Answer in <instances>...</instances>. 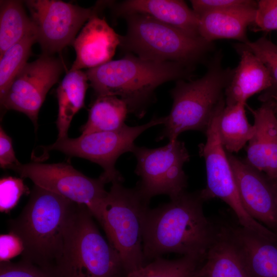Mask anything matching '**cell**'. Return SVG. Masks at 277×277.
<instances>
[{
  "label": "cell",
  "mask_w": 277,
  "mask_h": 277,
  "mask_svg": "<svg viewBox=\"0 0 277 277\" xmlns=\"http://www.w3.org/2000/svg\"><path fill=\"white\" fill-rule=\"evenodd\" d=\"M200 191H185L146 212L143 250L147 263L168 253L206 255L218 227L203 211Z\"/></svg>",
  "instance_id": "obj_1"
},
{
  "label": "cell",
  "mask_w": 277,
  "mask_h": 277,
  "mask_svg": "<svg viewBox=\"0 0 277 277\" xmlns=\"http://www.w3.org/2000/svg\"><path fill=\"white\" fill-rule=\"evenodd\" d=\"M86 73L96 96H119L126 103L129 112L141 118L157 87L170 81L190 78L192 68L129 54L89 69Z\"/></svg>",
  "instance_id": "obj_2"
},
{
  "label": "cell",
  "mask_w": 277,
  "mask_h": 277,
  "mask_svg": "<svg viewBox=\"0 0 277 277\" xmlns=\"http://www.w3.org/2000/svg\"><path fill=\"white\" fill-rule=\"evenodd\" d=\"M19 215L8 222L9 232L22 240L21 260L57 269L68 222L77 203L34 185Z\"/></svg>",
  "instance_id": "obj_3"
},
{
  "label": "cell",
  "mask_w": 277,
  "mask_h": 277,
  "mask_svg": "<svg viewBox=\"0 0 277 277\" xmlns=\"http://www.w3.org/2000/svg\"><path fill=\"white\" fill-rule=\"evenodd\" d=\"M222 57L221 50L215 51L201 78L177 81L171 91L172 106L157 141H173L189 130L205 133L219 108L225 103V90L233 72V68L223 66Z\"/></svg>",
  "instance_id": "obj_4"
},
{
  "label": "cell",
  "mask_w": 277,
  "mask_h": 277,
  "mask_svg": "<svg viewBox=\"0 0 277 277\" xmlns=\"http://www.w3.org/2000/svg\"><path fill=\"white\" fill-rule=\"evenodd\" d=\"M94 219L86 206L76 204L67 223L57 269L64 277H127L120 256Z\"/></svg>",
  "instance_id": "obj_5"
},
{
  "label": "cell",
  "mask_w": 277,
  "mask_h": 277,
  "mask_svg": "<svg viewBox=\"0 0 277 277\" xmlns=\"http://www.w3.org/2000/svg\"><path fill=\"white\" fill-rule=\"evenodd\" d=\"M127 31L120 46L140 57L173 62L188 67L205 60L215 50L213 43L193 37L143 14L125 16Z\"/></svg>",
  "instance_id": "obj_6"
},
{
  "label": "cell",
  "mask_w": 277,
  "mask_h": 277,
  "mask_svg": "<svg viewBox=\"0 0 277 277\" xmlns=\"http://www.w3.org/2000/svg\"><path fill=\"white\" fill-rule=\"evenodd\" d=\"M149 203L136 186L129 188L122 183L114 182L102 203L97 222L120 256L127 275L146 264L143 230Z\"/></svg>",
  "instance_id": "obj_7"
},
{
  "label": "cell",
  "mask_w": 277,
  "mask_h": 277,
  "mask_svg": "<svg viewBox=\"0 0 277 277\" xmlns=\"http://www.w3.org/2000/svg\"><path fill=\"white\" fill-rule=\"evenodd\" d=\"M166 120V116L154 117L141 125L125 124L114 131L81 134L76 138H57L52 144L44 147V151L57 150L68 156L88 160L103 168L101 175L108 183H123V177L115 168L118 158L125 152H132L136 146L135 140L142 133L153 126L164 124Z\"/></svg>",
  "instance_id": "obj_8"
},
{
  "label": "cell",
  "mask_w": 277,
  "mask_h": 277,
  "mask_svg": "<svg viewBox=\"0 0 277 277\" xmlns=\"http://www.w3.org/2000/svg\"><path fill=\"white\" fill-rule=\"evenodd\" d=\"M132 152L136 160L135 173L140 177L136 187L146 199L160 194L173 199L186 191L183 166L190 155L184 142L176 139L156 148L135 146Z\"/></svg>",
  "instance_id": "obj_9"
},
{
  "label": "cell",
  "mask_w": 277,
  "mask_h": 277,
  "mask_svg": "<svg viewBox=\"0 0 277 277\" xmlns=\"http://www.w3.org/2000/svg\"><path fill=\"white\" fill-rule=\"evenodd\" d=\"M225 106L219 108L206 130V142L199 145V154L205 161L207 177L206 187L200 191V195L204 201L221 199L233 210L240 226L260 235L270 236L272 231L251 217L241 201L228 154L219 135V115Z\"/></svg>",
  "instance_id": "obj_10"
},
{
  "label": "cell",
  "mask_w": 277,
  "mask_h": 277,
  "mask_svg": "<svg viewBox=\"0 0 277 277\" xmlns=\"http://www.w3.org/2000/svg\"><path fill=\"white\" fill-rule=\"evenodd\" d=\"M11 170L22 178L30 179L34 185L86 206L98 220L102 203L108 193L105 186L108 183L102 175L91 178L64 163H20Z\"/></svg>",
  "instance_id": "obj_11"
},
{
  "label": "cell",
  "mask_w": 277,
  "mask_h": 277,
  "mask_svg": "<svg viewBox=\"0 0 277 277\" xmlns=\"http://www.w3.org/2000/svg\"><path fill=\"white\" fill-rule=\"evenodd\" d=\"M43 54L51 55L71 45L84 23L97 7L85 8L59 0L25 1Z\"/></svg>",
  "instance_id": "obj_12"
},
{
  "label": "cell",
  "mask_w": 277,
  "mask_h": 277,
  "mask_svg": "<svg viewBox=\"0 0 277 277\" xmlns=\"http://www.w3.org/2000/svg\"><path fill=\"white\" fill-rule=\"evenodd\" d=\"M63 70L61 61L43 54L35 61L27 63L10 84L1 100L3 109L26 115L35 130L38 113L50 89L58 80Z\"/></svg>",
  "instance_id": "obj_13"
},
{
  "label": "cell",
  "mask_w": 277,
  "mask_h": 277,
  "mask_svg": "<svg viewBox=\"0 0 277 277\" xmlns=\"http://www.w3.org/2000/svg\"><path fill=\"white\" fill-rule=\"evenodd\" d=\"M242 205L254 220L277 234V183L245 160L228 154Z\"/></svg>",
  "instance_id": "obj_14"
},
{
  "label": "cell",
  "mask_w": 277,
  "mask_h": 277,
  "mask_svg": "<svg viewBox=\"0 0 277 277\" xmlns=\"http://www.w3.org/2000/svg\"><path fill=\"white\" fill-rule=\"evenodd\" d=\"M247 107L255 131L248 143L245 161L277 183V102H262L256 109Z\"/></svg>",
  "instance_id": "obj_15"
},
{
  "label": "cell",
  "mask_w": 277,
  "mask_h": 277,
  "mask_svg": "<svg viewBox=\"0 0 277 277\" xmlns=\"http://www.w3.org/2000/svg\"><path fill=\"white\" fill-rule=\"evenodd\" d=\"M120 44L121 35L105 19L92 16L71 44L76 58L69 70L89 69L111 61Z\"/></svg>",
  "instance_id": "obj_16"
},
{
  "label": "cell",
  "mask_w": 277,
  "mask_h": 277,
  "mask_svg": "<svg viewBox=\"0 0 277 277\" xmlns=\"http://www.w3.org/2000/svg\"><path fill=\"white\" fill-rule=\"evenodd\" d=\"M240 57L224 93L226 105L246 104L252 95L262 93L271 85L268 69L243 43L233 45Z\"/></svg>",
  "instance_id": "obj_17"
},
{
  "label": "cell",
  "mask_w": 277,
  "mask_h": 277,
  "mask_svg": "<svg viewBox=\"0 0 277 277\" xmlns=\"http://www.w3.org/2000/svg\"><path fill=\"white\" fill-rule=\"evenodd\" d=\"M250 277H277V238L226 225Z\"/></svg>",
  "instance_id": "obj_18"
},
{
  "label": "cell",
  "mask_w": 277,
  "mask_h": 277,
  "mask_svg": "<svg viewBox=\"0 0 277 277\" xmlns=\"http://www.w3.org/2000/svg\"><path fill=\"white\" fill-rule=\"evenodd\" d=\"M117 15H148L177 28L190 36L200 37L199 16L181 0H127L115 7ZM201 37V36H200Z\"/></svg>",
  "instance_id": "obj_19"
},
{
  "label": "cell",
  "mask_w": 277,
  "mask_h": 277,
  "mask_svg": "<svg viewBox=\"0 0 277 277\" xmlns=\"http://www.w3.org/2000/svg\"><path fill=\"white\" fill-rule=\"evenodd\" d=\"M256 9L240 7L205 13L199 17V35L212 43L219 39H233L245 44L249 41L247 28L254 23Z\"/></svg>",
  "instance_id": "obj_20"
},
{
  "label": "cell",
  "mask_w": 277,
  "mask_h": 277,
  "mask_svg": "<svg viewBox=\"0 0 277 277\" xmlns=\"http://www.w3.org/2000/svg\"><path fill=\"white\" fill-rule=\"evenodd\" d=\"M193 277H250L226 225L217 234Z\"/></svg>",
  "instance_id": "obj_21"
},
{
  "label": "cell",
  "mask_w": 277,
  "mask_h": 277,
  "mask_svg": "<svg viewBox=\"0 0 277 277\" xmlns=\"http://www.w3.org/2000/svg\"><path fill=\"white\" fill-rule=\"evenodd\" d=\"M86 72L81 70H69L56 90L58 114L56 121L58 139L66 138L71 122L85 105L89 85Z\"/></svg>",
  "instance_id": "obj_22"
},
{
  "label": "cell",
  "mask_w": 277,
  "mask_h": 277,
  "mask_svg": "<svg viewBox=\"0 0 277 277\" xmlns=\"http://www.w3.org/2000/svg\"><path fill=\"white\" fill-rule=\"evenodd\" d=\"M246 104L225 105L220 112L218 122L220 139L226 151L238 153L252 137L255 128L247 119Z\"/></svg>",
  "instance_id": "obj_23"
},
{
  "label": "cell",
  "mask_w": 277,
  "mask_h": 277,
  "mask_svg": "<svg viewBox=\"0 0 277 277\" xmlns=\"http://www.w3.org/2000/svg\"><path fill=\"white\" fill-rule=\"evenodd\" d=\"M128 112V106L121 98L96 96L89 109L87 121L80 128L82 134L117 130L125 125Z\"/></svg>",
  "instance_id": "obj_24"
},
{
  "label": "cell",
  "mask_w": 277,
  "mask_h": 277,
  "mask_svg": "<svg viewBox=\"0 0 277 277\" xmlns=\"http://www.w3.org/2000/svg\"><path fill=\"white\" fill-rule=\"evenodd\" d=\"M0 56L35 29L26 14L23 2L16 0L0 1Z\"/></svg>",
  "instance_id": "obj_25"
},
{
  "label": "cell",
  "mask_w": 277,
  "mask_h": 277,
  "mask_svg": "<svg viewBox=\"0 0 277 277\" xmlns=\"http://www.w3.org/2000/svg\"><path fill=\"white\" fill-rule=\"evenodd\" d=\"M205 256L183 255L175 260L157 258L129 273L127 277H193Z\"/></svg>",
  "instance_id": "obj_26"
},
{
  "label": "cell",
  "mask_w": 277,
  "mask_h": 277,
  "mask_svg": "<svg viewBox=\"0 0 277 277\" xmlns=\"http://www.w3.org/2000/svg\"><path fill=\"white\" fill-rule=\"evenodd\" d=\"M37 42L34 29L0 56V101L18 72L26 64L32 45Z\"/></svg>",
  "instance_id": "obj_27"
},
{
  "label": "cell",
  "mask_w": 277,
  "mask_h": 277,
  "mask_svg": "<svg viewBox=\"0 0 277 277\" xmlns=\"http://www.w3.org/2000/svg\"><path fill=\"white\" fill-rule=\"evenodd\" d=\"M244 44L264 64L271 77L270 87L261 93L258 99L261 102L268 100L277 102V45L265 36Z\"/></svg>",
  "instance_id": "obj_28"
},
{
  "label": "cell",
  "mask_w": 277,
  "mask_h": 277,
  "mask_svg": "<svg viewBox=\"0 0 277 277\" xmlns=\"http://www.w3.org/2000/svg\"><path fill=\"white\" fill-rule=\"evenodd\" d=\"M23 178L4 176L0 180V211L7 213L17 205L21 196L30 193Z\"/></svg>",
  "instance_id": "obj_29"
},
{
  "label": "cell",
  "mask_w": 277,
  "mask_h": 277,
  "mask_svg": "<svg viewBox=\"0 0 277 277\" xmlns=\"http://www.w3.org/2000/svg\"><path fill=\"white\" fill-rule=\"evenodd\" d=\"M0 277H64L57 269L45 268L21 260L0 262Z\"/></svg>",
  "instance_id": "obj_30"
},
{
  "label": "cell",
  "mask_w": 277,
  "mask_h": 277,
  "mask_svg": "<svg viewBox=\"0 0 277 277\" xmlns=\"http://www.w3.org/2000/svg\"><path fill=\"white\" fill-rule=\"evenodd\" d=\"M190 3L193 11L199 17L210 12L257 6V1L251 0H192Z\"/></svg>",
  "instance_id": "obj_31"
},
{
  "label": "cell",
  "mask_w": 277,
  "mask_h": 277,
  "mask_svg": "<svg viewBox=\"0 0 277 277\" xmlns=\"http://www.w3.org/2000/svg\"><path fill=\"white\" fill-rule=\"evenodd\" d=\"M253 24L259 31L269 32L277 30V0L257 1Z\"/></svg>",
  "instance_id": "obj_32"
},
{
  "label": "cell",
  "mask_w": 277,
  "mask_h": 277,
  "mask_svg": "<svg viewBox=\"0 0 277 277\" xmlns=\"http://www.w3.org/2000/svg\"><path fill=\"white\" fill-rule=\"evenodd\" d=\"M24 250L21 239L9 232L0 236V262L10 261L14 257L22 254Z\"/></svg>",
  "instance_id": "obj_33"
},
{
  "label": "cell",
  "mask_w": 277,
  "mask_h": 277,
  "mask_svg": "<svg viewBox=\"0 0 277 277\" xmlns=\"http://www.w3.org/2000/svg\"><path fill=\"white\" fill-rule=\"evenodd\" d=\"M21 163L17 159L13 148L12 141L3 127H0V166L11 169Z\"/></svg>",
  "instance_id": "obj_34"
}]
</instances>
